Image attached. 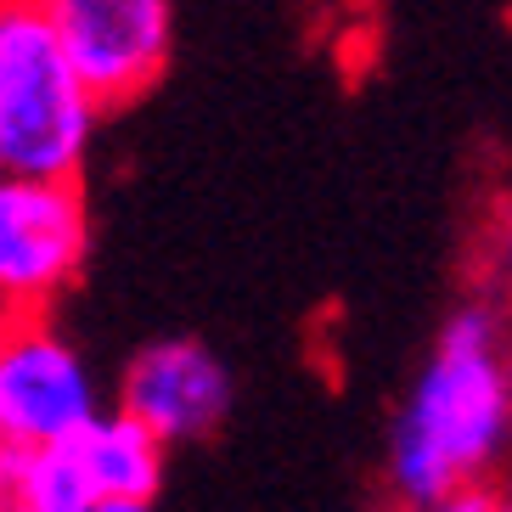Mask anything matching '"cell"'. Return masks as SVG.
I'll return each instance as SVG.
<instances>
[{
  "label": "cell",
  "instance_id": "cell-8",
  "mask_svg": "<svg viewBox=\"0 0 512 512\" xmlns=\"http://www.w3.org/2000/svg\"><path fill=\"white\" fill-rule=\"evenodd\" d=\"M490 282H496L501 304H512V214L501 220V231H496V248H490Z\"/></svg>",
  "mask_w": 512,
  "mask_h": 512
},
{
  "label": "cell",
  "instance_id": "cell-7",
  "mask_svg": "<svg viewBox=\"0 0 512 512\" xmlns=\"http://www.w3.org/2000/svg\"><path fill=\"white\" fill-rule=\"evenodd\" d=\"M231 372L203 338H158L124 366L119 406L136 411L152 434L175 445L209 439L231 417Z\"/></svg>",
  "mask_w": 512,
  "mask_h": 512
},
{
  "label": "cell",
  "instance_id": "cell-4",
  "mask_svg": "<svg viewBox=\"0 0 512 512\" xmlns=\"http://www.w3.org/2000/svg\"><path fill=\"white\" fill-rule=\"evenodd\" d=\"M91 254V203L79 175L0 169V321L51 316Z\"/></svg>",
  "mask_w": 512,
  "mask_h": 512
},
{
  "label": "cell",
  "instance_id": "cell-3",
  "mask_svg": "<svg viewBox=\"0 0 512 512\" xmlns=\"http://www.w3.org/2000/svg\"><path fill=\"white\" fill-rule=\"evenodd\" d=\"M169 445L136 411H96L23 462L17 512H147L164 496Z\"/></svg>",
  "mask_w": 512,
  "mask_h": 512
},
{
  "label": "cell",
  "instance_id": "cell-2",
  "mask_svg": "<svg viewBox=\"0 0 512 512\" xmlns=\"http://www.w3.org/2000/svg\"><path fill=\"white\" fill-rule=\"evenodd\" d=\"M102 113V96L68 57L46 6L0 0V169L79 175Z\"/></svg>",
  "mask_w": 512,
  "mask_h": 512
},
{
  "label": "cell",
  "instance_id": "cell-5",
  "mask_svg": "<svg viewBox=\"0 0 512 512\" xmlns=\"http://www.w3.org/2000/svg\"><path fill=\"white\" fill-rule=\"evenodd\" d=\"M102 411V383L46 316L0 321V445L40 451Z\"/></svg>",
  "mask_w": 512,
  "mask_h": 512
},
{
  "label": "cell",
  "instance_id": "cell-6",
  "mask_svg": "<svg viewBox=\"0 0 512 512\" xmlns=\"http://www.w3.org/2000/svg\"><path fill=\"white\" fill-rule=\"evenodd\" d=\"M107 113L141 102L175 51V0H40Z\"/></svg>",
  "mask_w": 512,
  "mask_h": 512
},
{
  "label": "cell",
  "instance_id": "cell-1",
  "mask_svg": "<svg viewBox=\"0 0 512 512\" xmlns=\"http://www.w3.org/2000/svg\"><path fill=\"white\" fill-rule=\"evenodd\" d=\"M512 462V338L501 304L445 316L389 428V496L406 507H490L484 484Z\"/></svg>",
  "mask_w": 512,
  "mask_h": 512
}]
</instances>
